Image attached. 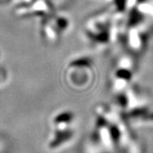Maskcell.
I'll use <instances>...</instances> for the list:
<instances>
[{
	"label": "cell",
	"mask_w": 153,
	"mask_h": 153,
	"mask_svg": "<svg viewBox=\"0 0 153 153\" xmlns=\"http://www.w3.org/2000/svg\"><path fill=\"white\" fill-rule=\"evenodd\" d=\"M93 60L89 57H79L71 60L66 71L68 85L76 88H83L94 81Z\"/></svg>",
	"instance_id": "cell-1"
},
{
	"label": "cell",
	"mask_w": 153,
	"mask_h": 153,
	"mask_svg": "<svg viewBox=\"0 0 153 153\" xmlns=\"http://www.w3.org/2000/svg\"><path fill=\"white\" fill-rule=\"evenodd\" d=\"M55 13V4L51 0H35L25 5H18L15 15L19 17L38 16L41 18L50 16Z\"/></svg>",
	"instance_id": "cell-2"
},
{
	"label": "cell",
	"mask_w": 153,
	"mask_h": 153,
	"mask_svg": "<svg viewBox=\"0 0 153 153\" xmlns=\"http://www.w3.org/2000/svg\"><path fill=\"white\" fill-rule=\"evenodd\" d=\"M41 26V36L46 42L49 44H56L60 40L61 33L58 30V28L55 27L54 22L51 21L50 17H44L42 18V21L40 22Z\"/></svg>",
	"instance_id": "cell-3"
},
{
	"label": "cell",
	"mask_w": 153,
	"mask_h": 153,
	"mask_svg": "<svg viewBox=\"0 0 153 153\" xmlns=\"http://www.w3.org/2000/svg\"><path fill=\"white\" fill-rule=\"evenodd\" d=\"M51 21L54 22L55 27L58 28L61 34L67 32L71 26V21L70 18L62 14H56L54 13L53 15L50 16Z\"/></svg>",
	"instance_id": "cell-4"
},
{
	"label": "cell",
	"mask_w": 153,
	"mask_h": 153,
	"mask_svg": "<svg viewBox=\"0 0 153 153\" xmlns=\"http://www.w3.org/2000/svg\"><path fill=\"white\" fill-rule=\"evenodd\" d=\"M72 136V131L71 130H59L55 132V136L53 140L49 143V147L54 149L58 147L61 144L67 141Z\"/></svg>",
	"instance_id": "cell-5"
},
{
	"label": "cell",
	"mask_w": 153,
	"mask_h": 153,
	"mask_svg": "<svg viewBox=\"0 0 153 153\" xmlns=\"http://www.w3.org/2000/svg\"><path fill=\"white\" fill-rule=\"evenodd\" d=\"M74 117V115L71 111H63L58 114L54 118V123L56 125L70 123Z\"/></svg>",
	"instance_id": "cell-6"
},
{
	"label": "cell",
	"mask_w": 153,
	"mask_h": 153,
	"mask_svg": "<svg viewBox=\"0 0 153 153\" xmlns=\"http://www.w3.org/2000/svg\"><path fill=\"white\" fill-rule=\"evenodd\" d=\"M8 79V73L4 67L0 66V86L4 84Z\"/></svg>",
	"instance_id": "cell-7"
},
{
	"label": "cell",
	"mask_w": 153,
	"mask_h": 153,
	"mask_svg": "<svg viewBox=\"0 0 153 153\" xmlns=\"http://www.w3.org/2000/svg\"><path fill=\"white\" fill-rule=\"evenodd\" d=\"M35 0H16V2L19 4V5H25V4H29L33 3Z\"/></svg>",
	"instance_id": "cell-8"
},
{
	"label": "cell",
	"mask_w": 153,
	"mask_h": 153,
	"mask_svg": "<svg viewBox=\"0 0 153 153\" xmlns=\"http://www.w3.org/2000/svg\"><path fill=\"white\" fill-rule=\"evenodd\" d=\"M10 0H0V3H5V2H8Z\"/></svg>",
	"instance_id": "cell-9"
},
{
	"label": "cell",
	"mask_w": 153,
	"mask_h": 153,
	"mask_svg": "<svg viewBox=\"0 0 153 153\" xmlns=\"http://www.w3.org/2000/svg\"><path fill=\"white\" fill-rule=\"evenodd\" d=\"M0 57H1V54H0Z\"/></svg>",
	"instance_id": "cell-10"
}]
</instances>
